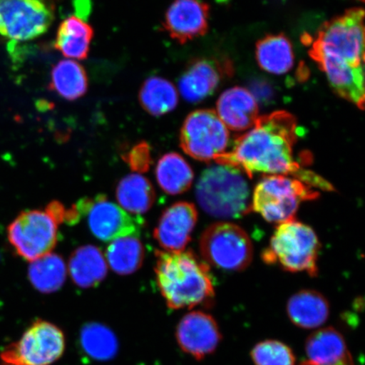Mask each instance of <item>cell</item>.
Returning <instances> with one entry per match:
<instances>
[{"mask_svg":"<svg viewBox=\"0 0 365 365\" xmlns=\"http://www.w3.org/2000/svg\"><path fill=\"white\" fill-rule=\"evenodd\" d=\"M298 139V125L294 115L287 111H276L259 117L252 128L237 138L230 152L218 157L215 162L239 168L245 175L294 176L310 187L322 190L333 189L321 176L301 168L294 160V148Z\"/></svg>","mask_w":365,"mask_h":365,"instance_id":"1","label":"cell"},{"mask_svg":"<svg viewBox=\"0 0 365 365\" xmlns=\"http://www.w3.org/2000/svg\"><path fill=\"white\" fill-rule=\"evenodd\" d=\"M364 11L354 8L319 27L309 56L335 93L364 108Z\"/></svg>","mask_w":365,"mask_h":365,"instance_id":"2","label":"cell"},{"mask_svg":"<svg viewBox=\"0 0 365 365\" xmlns=\"http://www.w3.org/2000/svg\"><path fill=\"white\" fill-rule=\"evenodd\" d=\"M157 282L168 307L193 308L215 296L208 264L191 251L156 252Z\"/></svg>","mask_w":365,"mask_h":365,"instance_id":"3","label":"cell"},{"mask_svg":"<svg viewBox=\"0 0 365 365\" xmlns=\"http://www.w3.org/2000/svg\"><path fill=\"white\" fill-rule=\"evenodd\" d=\"M239 168L218 164L200 175L196 198L204 211L215 217L240 218L251 210L250 190Z\"/></svg>","mask_w":365,"mask_h":365,"instance_id":"4","label":"cell"},{"mask_svg":"<svg viewBox=\"0 0 365 365\" xmlns=\"http://www.w3.org/2000/svg\"><path fill=\"white\" fill-rule=\"evenodd\" d=\"M319 250L316 232L293 219L277 227L270 245L263 251L262 259L267 264H279L286 271L305 272L316 277Z\"/></svg>","mask_w":365,"mask_h":365,"instance_id":"5","label":"cell"},{"mask_svg":"<svg viewBox=\"0 0 365 365\" xmlns=\"http://www.w3.org/2000/svg\"><path fill=\"white\" fill-rule=\"evenodd\" d=\"M319 193L304 182L285 175H267L255 187L251 210L269 222L293 220L301 202L317 199Z\"/></svg>","mask_w":365,"mask_h":365,"instance_id":"6","label":"cell"},{"mask_svg":"<svg viewBox=\"0 0 365 365\" xmlns=\"http://www.w3.org/2000/svg\"><path fill=\"white\" fill-rule=\"evenodd\" d=\"M200 250L205 263L225 271H243L253 258L248 235L230 222L210 226L200 238Z\"/></svg>","mask_w":365,"mask_h":365,"instance_id":"7","label":"cell"},{"mask_svg":"<svg viewBox=\"0 0 365 365\" xmlns=\"http://www.w3.org/2000/svg\"><path fill=\"white\" fill-rule=\"evenodd\" d=\"M230 135L216 111L200 109L189 114L180 131V147L198 161H215L226 153Z\"/></svg>","mask_w":365,"mask_h":365,"instance_id":"8","label":"cell"},{"mask_svg":"<svg viewBox=\"0 0 365 365\" xmlns=\"http://www.w3.org/2000/svg\"><path fill=\"white\" fill-rule=\"evenodd\" d=\"M65 349L63 331L52 323L38 321L0 356L2 365H52L61 359Z\"/></svg>","mask_w":365,"mask_h":365,"instance_id":"9","label":"cell"},{"mask_svg":"<svg viewBox=\"0 0 365 365\" xmlns=\"http://www.w3.org/2000/svg\"><path fill=\"white\" fill-rule=\"evenodd\" d=\"M58 225L47 210L23 212L9 226L8 239L21 257L33 262L56 247Z\"/></svg>","mask_w":365,"mask_h":365,"instance_id":"10","label":"cell"},{"mask_svg":"<svg viewBox=\"0 0 365 365\" xmlns=\"http://www.w3.org/2000/svg\"><path fill=\"white\" fill-rule=\"evenodd\" d=\"M53 19V9L45 0H0V35L13 42L38 38Z\"/></svg>","mask_w":365,"mask_h":365,"instance_id":"11","label":"cell"},{"mask_svg":"<svg viewBox=\"0 0 365 365\" xmlns=\"http://www.w3.org/2000/svg\"><path fill=\"white\" fill-rule=\"evenodd\" d=\"M76 207L80 216L88 217L90 230L96 238L104 242L138 235L143 225V219L130 216L103 195L81 200Z\"/></svg>","mask_w":365,"mask_h":365,"instance_id":"12","label":"cell"},{"mask_svg":"<svg viewBox=\"0 0 365 365\" xmlns=\"http://www.w3.org/2000/svg\"><path fill=\"white\" fill-rule=\"evenodd\" d=\"M178 344L184 352L202 359L215 352L222 335L217 322L209 314L194 312L182 317L176 331Z\"/></svg>","mask_w":365,"mask_h":365,"instance_id":"13","label":"cell"},{"mask_svg":"<svg viewBox=\"0 0 365 365\" xmlns=\"http://www.w3.org/2000/svg\"><path fill=\"white\" fill-rule=\"evenodd\" d=\"M209 6L203 0H175L166 11L163 29L185 44L207 33Z\"/></svg>","mask_w":365,"mask_h":365,"instance_id":"14","label":"cell"},{"mask_svg":"<svg viewBox=\"0 0 365 365\" xmlns=\"http://www.w3.org/2000/svg\"><path fill=\"white\" fill-rule=\"evenodd\" d=\"M197 218V210L193 204H173L160 217L154 238L168 252H180L188 245Z\"/></svg>","mask_w":365,"mask_h":365,"instance_id":"15","label":"cell"},{"mask_svg":"<svg viewBox=\"0 0 365 365\" xmlns=\"http://www.w3.org/2000/svg\"><path fill=\"white\" fill-rule=\"evenodd\" d=\"M230 65L211 59H197L190 63L182 75L179 89L182 98L190 103H198L213 93L222 77L230 74Z\"/></svg>","mask_w":365,"mask_h":365,"instance_id":"16","label":"cell"},{"mask_svg":"<svg viewBox=\"0 0 365 365\" xmlns=\"http://www.w3.org/2000/svg\"><path fill=\"white\" fill-rule=\"evenodd\" d=\"M217 113L227 129L242 131L250 129L259 118L257 100L247 89L235 86L218 98Z\"/></svg>","mask_w":365,"mask_h":365,"instance_id":"17","label":"cell"},{"mask_svg":"<svg viewBox=\"0 0 365 365\" xmlns=\"http://www.w3.org/2000/svg\"><path fill=\"white\" fill-rule=\"evenodd\" d=\"M292 323L303 329L319 327L329 317L328 301L319 292L303 290L292 296L287 305Z\"/></svg>","mask_w":365,"mask_h":365,"instance_id":"18","label":"cell"},{"mask_svg":"<svg viewBox=\"0 0 365 365\" xmlns=\"http://www.w3.org/2000/svg\"><path fill=\"white\" fill-rule=\"evenodd\" d=\"M93 36V27L88 22L71 16L59 25L54 48L68 59L82 61L88 56Z\"/></svg>","mask_w":365,"mask_h":365,"instance_id":"19","label":"cell"},{"mask_svg":"<svg viewBox=\"0 0 365 365\" xmlns=\"http://www.w3.org/2000/svg\"><path fill=\"white\" fill-rule=\"evenodd\" d=\"M68 272L77 286L84 289L93 287L106 277V259L96 246H81L72 254L68 262Z\"/></svg>","mask_w":365,"mask_h":365,"instance_id":"20","label":"cell"},{"mask_svg":"<svg viewBox=\"0 0 365 365\" xmlns=\"http://www.w3.org/2000/svg\"><path fill=\"white\" fill-rule=\"evenodd\" d=\"M309 361L318 365H334L351 357L344 336L332 327L312 333L305 342Z\"/></svg>","mask_w":365,"mask_h":365,"instance_id":"21","label":"cell"},{"mask_svg":"<svg viewBox=\"0 0 365 365\" xmlns=\"http://www.w3.org/2000/svg\"><path fill=\"white\" fill-rule=\"evenodd\" d=\"M257 59L262 70L284 75L294 66L293 47L284 34L267 35L257 44Z\"/></svg>","mask_w":365,"mask_h":365,"instance_id":"22","label":"cell"},{"mask_svg":"<svg viewBox=\"0 0 365 365\" xmlns=\"http://www.w3.org/2000/svg\"><path fill=\"white\" fill-rule=\"evenodd\" d=\"M49 88L63 98L74 101L88 91V75L78 62L67 58L53 68Z\"/></svg>","mask_w":365,"mask_h":365,"instance_id":"23","label":"cell"},{"mask_svg":"<svg viewBox=\"0 0 365 365\" xmlns=\"http://www.w3.org/2000/svg\"><path fill=\"white\" fill-rule=\"evenodd\" d=\"M156 177L161 189L170 195H180L190 188L194 173L189 163L180 154L170 153L160 158Z\"/></svg>","mask_w":365,"mask_h":365,"instance_id":"24","label":"cell"},{"mask_svg":"<svg viewBox=\"0 0 365 365\" xmlns=\"http://www.w3.org/2000/svg\"><path fill=\"white\" fill-rule=\"evenodd\" d=\"M141 107L153 116H162L177 107L179 95L175 86L159 76L150 77L139 93Z\"/></svg>","mask_w":365,"mask_h":365,"instance_id":"25","label":"cell"},{"mask_svg":"<svg viewBox=\"0 0 365 365\" xmlns=\"http://www.w3.org/2000/svg\"><path fill=\"white\" fill-rule=\"evenodd\" d=\"M116 197L123 209L140 215L152 208L155 191L147 178L130 175L122 179L118 185Z\"/></svg>","mask_w":365,"mask_h":365,"instance_id":"26","label":"cell"},{"mask_svg":"<svg viewBox=\"0 0 365 365\" xmlns=\"http://www.w3.org/2000/svg\"><path fill=\"white\" fill-rule=\"evenodd\" d=\"M66 266L56 254H48L31 262L29 279L36 290L49 294L58 291L65 284Z\"/></svg>","mask_w":365,"mask_h":365,"instance_id":"27","label":"cell"},{"mask_svg":"<svg viewBox=\"0 0 365 365\" xmlns=\"http://www.w3.org/2000/svg\"><path fill=\"white\" fill-rule=\"evenodd\" d=\"M109 266L120 275H129L143 263L145 250L136 236H128L112 241L106 252Z\"/></svg>","mask_w":365,"mask_h":365,"instance_id":"28","label":"cell"},{"mask_svg":"<svg viewBox=\"0 0 365 365\" xmlns=\"http://www.w3.org/2000/svg\"><path fill=\"white\" fill-rule=\"evenodd\" d=\"M81 342L86 354L97 360L113 359L118 351L115 335L101 324H88L82 328Z\"/></svg>","mask_w":365,"mask_h":365,"instance_id":"29","label":"cell"},{"mask_svg":"<svg viewBox=\"0 0 365 365\" xmlns=\"http://www.w3.org/2000/svg\"><path fill=\"white\" fill-rule=\"evenodd\" d=\"M255 365H295V355L289 346L276 340L259 342L251 351Z\"/></svg>","mask_w":365,"mask_h":365,"instance_id":"30","label":"cell"},{"mask_svg":"<svg viewBox=\"0 0 365 365\" xmlns=\"http://www.w3.org/2000/svg\"><path fill=\"white\" fill-rule=\"evenodd\" d=\"M127 162L133 170L147 171L152 163L149 145L141 143L135 145L127 154Z\"/></svg>","mask_w":365,"mask_h":365,"instance_id":"31","label":"cell"},{"mask_svg":"<svg viewBox=\"0 0 365 365\" xmlns=\"http://www.w3.org/2000/svg\"><path fill=\"white\" fill-rule=\"evenodd\" d=\"M300 365H318V364H314V363H312L309 361H305V362L301 364ZM334 365H355V364L354 362L352 356H351V357L344 360V361H341V362L334 364Z\"/></svg>","mask_w":365,"mask_h":365,"instance_id":"32","label":"cell"},{"mask_svg":"<svg viewBox=\"0 0 365 365\" xmlns=\"http://www.w3.org/2000/svg\"><path fill=\"white\" fill-rule=\"evenodd\" d=\"M361 1H363V0H361Z\"/></svg>","mask_w":365,"mask_h":365,"instance_id":"33","label":"cell"}]
</instances>
